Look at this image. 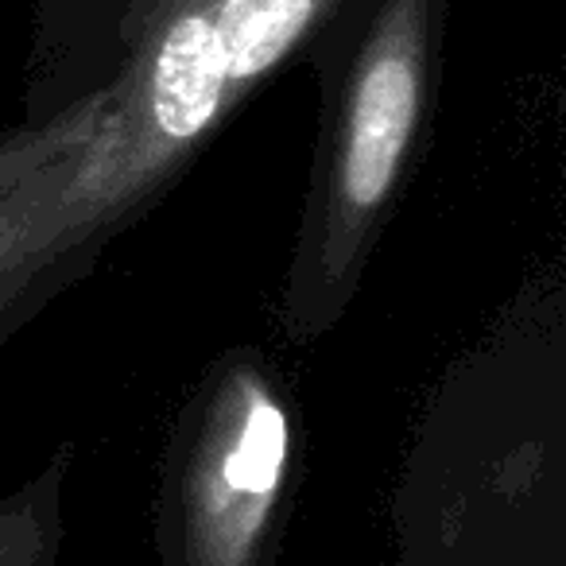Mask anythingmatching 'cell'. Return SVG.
Wrapping results in <instances>:
<instances>
[{"label": "cell", "mask_w": 566, "mask_h": 566, "mask_svg": "<svg viewBox=\"0 0 566 566\" xmlns=\"http://www.w3.org/2000/svg\"><path fill=\"white\" fill-rule=\"evenodd\" d=\"M400 566H563V295L439 380L392 504Z\"/></svg>", "instance_id": "obj_1"}, {"label": "cell", "mask_w": 566, "mask_h": 566, "mask_svg": "<svg viewBox=\"0 0 566 566\" xmlns=\"http://www.w3.org/2000/svg\"><path fill=\"white\" fill-rule=\"evenodd\" d=\"M431 9L388 0L342 63L280 287V331L307 346L346 318L419 164L431 109Z\"/></svg>", "instance_id": "obj_2"}, {"label": "cell", "mask_w": 566, "mask_h": 566, "mask_svg": "<svg viewBox=\"0 0 566 566\" xmlns=\"http://www.w3.org/2000/svg\"><path fill=\"white\" fill-rule=\"evenodd\" d=\"M303 419L268 349L233 346L195 380L167 431L156 496L164 566H280Z\"/></svg>", "instance_id": "obj_3"}, {"label": "cell", "mask_w": 566, "mask_h": 566, "mask_svg": "<svg viewBox=\"0 0 566 566\" xmlns=\"http://www.w3.org/2000/svg\"><path fill=\"white\" fill-rule=\"evenodd\" d=\"M105 90L48 125L0 128V346L133 229L90 156Z\"/></svg>", "instance_id": "obj_4"}, {"label": "cell", "mask_w": 566, "mask_h": 566, "mask_svg": "<svg viewBox=\"0 0 566 566\" xmlns=\"http://www.w3.org/2000/svg\"><path fill=\"white\" fill-rule=\"evenodd\" d=\"M229 105H241L311 32L331 0H210Z\"/></svg>", "instance_id": "obj_5"}, {"label": "cell", "mask_w": 566, "mask_h": 566, "mask_svg": "<svg viewBox=\"0 0 566 566\" xmlns=\"http://www.w3.org/2000/svg\"><path fill=\"white\" fill-rule=\"evenodd\" d=\"M74 447L63 442L40 473L0 493V566H59L66 539V485Z\"/></svg>", "instance_id": "obj_6"}, {"label": "cell", "mask_w": 566, "mask_h": 566, "mask_svg": "<svg viewBox=\"0 0 566 566\" xmlns=\"http://www.w3.org/2000/svg\"><path fill=\"white\" fill-rule=\"evenodd\" d=\"M164 4L167 0H128L125 17H120V43H125L128 51H133L136 43L144 40V32L156 24L159 12H164Z\"/></svg>", "instance_id": "obj_7"}]
</instances>
